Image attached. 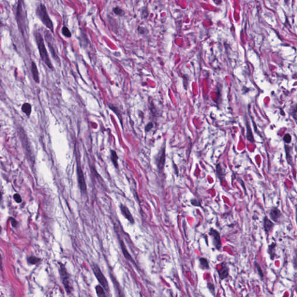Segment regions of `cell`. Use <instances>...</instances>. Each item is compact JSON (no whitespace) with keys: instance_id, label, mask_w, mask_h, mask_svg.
<instances>
[{"instance_id":"6da1fadb","label":"cell","mask_w":297,"mask_h":297,"mask_svg":"<svg viewBox=\"0 0 297 297\" xmlns=\"http://www.w3.org/2000/svg\"><path fill=\"white\" fill-rule=\"evenodd\" d=\"M35 38L36 40V42L37 44V47L39 51V53L40 55L41 59L42 61L50 69L53 70L54 67L52 66V62L49 57L48 54L45 48V45L44 44V39L41 35V34L39 32H35L34 33Z\"/></svg>"},{"instance_id":"7a4b0ae2","label":"cell","mask_w":297,"mask_h":297,"mask_svg":"<svg viewBox=\"0 0 297 297\" xmlns=\"http://www.w3.org/2000/svg\"><path fill=\"white\" fill-rule=\"evenodd\" d=\"M36 13L38 17L42 21L43 24L46 27H47L51 31L52 33H54V25L52 22L51 20L48 13L47 8L44 4L42 3L40 4V5L37 8Z\"/></svg>"},{"instance_id":"3957f363","label":"cell","mask_w":297,"mask_h":297,"mask_svg":"<svg viewBox=\"0 0 297 297\" xmlns=\"http://www.w3.org/2000/svg\"><path fill=\"white\" fill-rule=\"evenodd\" d=\"M59 273H60V276L62 280V282L65 287V289L66 291V292L69 294L72 293V291L73 290L72 286L70 283V275L67 272V269L66 268L65 265L62 263H59Z\"/></svg>"},{"instance_id":"277c9868","label":"cell","mask_w":297,"mask_h":297,"mask_svg":"<svg viewBox=\"0 0 297 297\" xmlns=\"http://www.w3.org/2000/svg\"><path fill=\"white\" fill-rule=\"evenodd\" d=\"M93 271L95 277L97 278L98 281L99 282L100 284L104 289L105 290L109 291V287L107 280H106L105 276L100 271L99 266L95 264H93Z\"/></svg>"},{"instance_id":"5b68a950","label":"cell","mask_w":297,"mask_h":297,"mask_svg":"<svg viewBox=\"0 0 297 297\" xmlns=\"http://www.w3.org/2000/svg\"><path fill=\"white\" fill-rule=\"evenodd\" d=\"M77 177H78V181L79 185L80 186V189L82 192L86 193L87 192V185L85 180L84 172L82 170V168L80 166V164L78 163L77 164Z\"/></svg>"},{"instance_id":"8992f818","label":"cell","mask_w":297,"mask_h":297,"mask_svg":"<svg viewBox=\"0 0 297 297\" xmlns=\"http://www.w3.org/2000/svg\"><path fill=\"white\" fill-rule=\"evenodd\" d=\"M209 234L212 238V243L214 246L216 250H220L222 247V243L219 233L216 230L213 228H211L209 230Z\"/></svg>"},{"instance_id":"52a82bcc","label":"cell","mask_w":297,"mask_h":297,"mask_svg":"<svg viewBox=\"0 0 297 297\" xmlns=\"http://www.w3.org/2000/svg\"><path fill=\"white\" fill-rule=\"evenodd\" d=\"M166 163V146H163L160 150L157 158L156 164L160 170L163 171Z\"/></svg>"},{"instance_id":"ba28073f","label":"cell","mask_w":297,"mask_h":297,"mask_svg":"<svg viewBox=\"0 0 297 297\" xmlns=\"http://www.w3.org/2000/svg\"><path fill=\"white\" fill-rule=\"evenodd\" d=\"M217 272L221 280H223L229 276V268L225 262L220 264V268L217 270Z\"/></svg>"},{"instance_id":"9c48e42d","label":"cell","mask_w":297,"mask_h":297,"mask_svg":"<svg viewBox=\"0 0 297 297\" xmlns=\"http://www.w3.org/2000/svg\"><path fill=\"white\" fill-rule=\"evenodd\" d=\"M269 214L271 219L272 220H273L275 222H276V223L279 222V220L280 219V218L282 216V212L277 207H272L271 209V210L269 212Z\"/></svg>"},{"instance_id":"30bf717a","label":"cell","mask_w":297,"mask_h":297,"mask_svg":"<svg viewBox=\"0 0 297 297\" xmlns=\"http://www.w3.org/2000/svg\"><path fill=\"white\" fill-rule=\"evenodd\" d=\"M120 209L121 211V212L122 215L124 216V217L132 224H134L135 223L134 219L132 216V215L131 214V212L129 211V209L124 205L121 204L120 205Z\"/></svg>"},{"instance_id":"8fae6325","label":"cell","mask_w":297,"mask_h":297,"mask_svg":"<svg viewBox=\"0 0 297 297\" xmlns=\"http://www.w3.org/2000/svg\"><path fill=\"white\" fill-rule=\"evenodd\" d=\"M31 73L32 76L34 80L35 83H40V77H39V73L38 71V69L37 67V65L35 63L34 61L31 62Z\"/></svg>"},{"instance_id":"7c38bea8","label":"cell","mask_w":297,"mask_h":297,"mask_svg":"<svg viewBox=\"0 0 297 297\" xmlns=\"http://www.w3.org/2000/svg\"><path fill=\"white\" fill-rule=\"evenodd\" d=\"M275 226L274 223L267 216H265L264 218V226L265 231L266 233L270 232Z\"/></svg>"},{"instance_id":"4fadbf2b","label":"cell","mask_w":297,"mask_h":297,"mask_svg":"<svg viewBox=\"0 0 297 297\" xmlns=\"http://www.w3.org/2000/svg\"><path fill=\"white\" fill-rule=\"evenodd\" d=\"M285 150H286V159L287 161V163L291 166H293V158L291 154V150H292V147L287 145H284Z\"/></svg>"},{"instance_id":"5bb4252c","label":"cell","mask_w":297,"mask_h":297,"mask_svg":"<svg viewBox=\"0 0 297 297\" xmlns=\"http://www.w3.org/2000/svg\"><path fill=\"white\" fill-rule=\"evenodd\" d=\"M120 244H121V250H122V253H123V255L124 256V257L127 259V260H129V261H133V259L131 257L130 254L128 252L124 243H123L122 241H120Z\"/></svg>"},{"instance_id":"9a60e30c","label":"cell","mask_w":297,"mask_h":297,"mask_svg":"<svg viewBox=\"0 0 297 297\" xmlns=\"http://www.w3.org/2000/svg\"><path fill=\"white\" fill-rule=\"evenodd\" d=\"M276 244L275 243H272L271 245L268 247V254L270 255V258L272 260L274 259L275 256H276Z\"/></svg>"},{"instance_id":"2e32d148","label":"cell","mask_w":297,"mask_h":297,"mask_svg":"<svg viewBox=\"0 0 297 297\" xmlns=\"http://www.w3.org/2000/svg\"><path fill=\"white\" fill-rule=\"evenodd\" d=\"M247 139L250 142L254 143L255 142V139L254 138V135L251 127L248 122H247Z\"/></svg>"},{"instance_id":"e0dca14e","label":"cell","mask_w":297,"mask_h":297,"mask_svg":"<svg viewBox=\"0 0 297 297\" xmlns=\"http://www.w3.org/2000/svg\"><path fill=\"white\" fill-rule=\"evenodd\" d=\"M31 106L29 103H24L22 106V111L27 116H30L31 113Z\"/></svg>"},{"instance_id":"ac0fdd59","label":"cell","mask_w":297,"mask_h":297,"mask_svg":"<svg viewBox=\"0 0 297 297\" xmlns=\"http://www.w3.org/2000/svg\"><path fill=\"white\" fill-rule=\"evenodd\" d=\"M200 266L202 270H208L209 269V263L207 259L205 258H199Z\"/></svg>"},{"instance_id":"d6986e66","label":"cell","mask_w":297,"mask_h":297,"mask_svg":"<svg viewBox=\"0 0 297 297\" xmlns=\"http://www.w3.org/2000/svg\"><path fill=\"white\" fill-rule=\"evenodd\" d=\"M111 161L113 163V164L114 165L115 167V168H118V156L117 154V153L113 150H111Z\"/></svg>"},{"instance_id":"ffe728a7","label":"cell","mask_w":297,"mask_h":297,"mask_svg":"<svg viewBox=\"0 0 297 297\" xmlns=\"http://www.w3.org/2000/svg\"><path fill=\"white\" fill-rule=\"evenodd\" d=\"M97 294L98 297H106V295L104 291V289L101 286L98 285L95 287Z\"/></svg>"},{"instance_id":"44dd1931","label":"cell","mask_w":297,"mask_h":297,"mask_svg":"<svg viewBox=\"0 0 297 297\" xmlns=\"http://www.w3.org/2000/svg\"><path fill=\"white\" fill-rule=\"evenodd\" d=\"M40 261H41V259L40 258H39L38 257H34V256H31V257H29L27 258V262L29 264H31V265L37 264Z\"/></svg>"},{"instance_id":"7402d4cb","label":"cell","mask_w":297,"mask_h":297,"mask_svg":"<svg viewBox=\"0 0 297 297\" xmlns=\"http://www.w3.org/2000/svg\"><path fill=\"white\" fill-rule=\"evenodd\" d=\"M216 174H217V175L218 177H219V178L220 179V181L222 182V180L224 178V174H223V170L221 167V166H220V164H218L216 166Z\"/></svg>"},{"instance_id":"603a6c76","label":"cell","mask_w":297,"mask_h":297,"mask_svg":"<svg viewBox=\"0 0 297 297\" xmlns=\"http://www.w3.org/2000/svg\"><path fill=\"white\" fill-rule=\"evenodd\" d=\"M113 12L116 14L117 15H118V16H122L124 15V10L121 8H120L119 6H116L115 8H113Z\"/></svg>"},{"instance_id":"cb8c5ba5","label":"cell","mask_w":297,"mask_h":297,"mask_svg":"<svg viewBox=\"0 0 297 297\" xmlns=\"http://www.w3.org/2000/svg\"><path fill=\"white\" fill-rule=\"evenodd\" d=\"M62 34L67 37H71V36H72V34H71L70 30L66 26L63 27V28L62 29Z\"/></svg>"},{"instance_id":"d4e9b609","label":"cell","mask_w":297,"mask_h":297,"mask_svg":"<svg viewBox=\"0 0 297 297\" xmlns=\"http://www.w3.org/2000/svg\"><path fill=\"white\" fill-rule=\"evenodd\" d=\"M255 268L257 270V272L259 274V275L260 276V277L261 278H264V273H263V271H262V268L261 266V265L257 262H255Z\"/></svg>"},{"instance_id":"484cf974","label":"cell","mask_w":297,"mask_h":297,"mask_svg":"<svg viewBox=\"0 0 297 297\" xmlns=\"http://www.w3.org/2000/svg\"><path fill=\"white\" fill-rule=\"evenodd\" d=\"M207 288L209 290V291L211 292V293H212V294L213 296H215V286L213 283H208L207 284Z\"/></svg>"},{"instance_id":"4316f807","label":"cell","mask_w":297,"mask_h":297,"mask_svg":"<svg viewBox=\"0 0 297 297\" xmlns=\"http://www.w3.org/2000/svg\"><path fill=\"white\" fill-rule=\"evenodd\" d=\"M283 140L284 141L287 143H290L291 142V140H292V138H291V136L289 134H287L284 135V138H283Z\"/></svg>"},{"instance_id":"83f0119b","label":"cell","mask_w":297,"mask_h":297,"mask_svg":"<svg viewBox=\"0 0 297 297\" xmlns=\"http://www.w3.org/2000/svg\"><path fill=\"white\" fill-rule=\"evenodd\" d=\"M109 108L112 110L115 114H117V115H118V117H120V114L119 113V110H118L117 107H115V106H114V105L113 104H111V105H109Z\"/></svg>"},{"instance_id":"f1b7e54d","label":"cell","mask_w":297,"mask_h":297,"mask_svg":"<svg viewBox=\"0 0 297 297\" xmlns=\"http://www.w3.org/2000/svg\"><path fill=\"white\" fill-rule=\"evenodd\" d=\"M13 198L15 199V201L17 203H20L22 201V198H21V196H20V195L17 194V193H16L13 195Z\"/></svg>"},{"instance_id":"f546056e","label":"cell","mask_w":297,"mask_h":297,"mask_svg":"<svg viewBox=\"0 0 297 297\" xmlns=\"http://www.w3.org/2000/svg\"><path fill=\"white\" fill-rule=\"evenodd\" d=\"M153 127V123H152V122H149V123L146 125V127H145V131H146V132H149V131H150L151 130V129H152Z\"/></svg>"},{"instance_id":"4dcf8cb0","label":"cell","mask_w":297,"mask_h":297,"mask_svg":"<svg viewBox=\"0 0 297 297\" xmlns=\"http://www.w3.org/2000/svg\"><path fill=\"white\" fill-rule=\"evenodd\" d=\"M292 115L294 119L297 120V106L293 107L292 110Z\"/></svg>"},{"instance_id":"1f68e13d","label":"cell","mask_w":297,"mask_h":297,"mask_svg":"<svg viewBox=\"0 0 297 297\" xmlns=\"http://www.w3.org/2000/svg\"><path fill=\"white\" fill-rule=\"evenodd\" d=\"M293 266H294V269L297 270V254H296V255H294V257H293Z\"/></svg>"},{"instance_id":"d6a6232c","label":"cell","mask_w":297,"mask_h":297,"mask_svg":"<svg viewBox=\"0 0 297 297\" xmlns=\"http://www.w3.org/2000/svg\"><path fill=\"white\" fill-rule=\"evenodd\" d=\"M138 31H139L140 33H141V34H144V33H145V32H146V31H145V28H143V27H138Z\"/></svg>"},{"instance_id":"836d02e7","label":"cell","mask_w":297,"mask_h":297,"mask_svg":"<svg viewBox=\"0 0 297 297\" xmlns=\"http://www.w3.org/2000/svg\"><path fill=\"white\" fill-rule=\"evenodd\" d=\"M296 222H297V206L296 207Z\"/></svg>"}]
</instances>
